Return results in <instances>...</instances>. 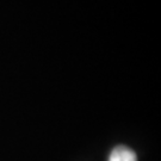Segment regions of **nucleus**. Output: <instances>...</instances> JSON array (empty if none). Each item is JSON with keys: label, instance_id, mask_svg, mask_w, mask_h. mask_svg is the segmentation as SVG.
Listing matches in <instances>:
<instances>
[{"label": "nucleus", "instance_id": "obj_1", "mask_svg": "<svg viewBox=\"0 0 161 161\" xmlns=\"http://www.w3.org/2000/svg\"><path fill=\"white\" fill-rule=\"evenodd\" d=\"M108 161H137V155L127 146H117L111 150Z\"/></svg>", "mask_w": 161, "mask_h": 161}]
</instances>
